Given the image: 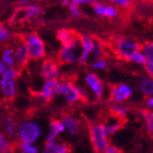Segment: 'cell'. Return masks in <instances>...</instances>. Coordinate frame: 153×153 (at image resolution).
<instances>
[{
    "label": "cell",
    "mask_w": 153,
    "mask_h": 153,
    "mask_svg": "<svg viewBox=\"0 0 153 153\" xmlns=\"http://www.w3.org/2000/svg\"><path fill=\"white\" fill-rule=\"evenodd\" d=\"M14 51V58H15V66L17 65L18 68H25L28 64L29 60H30V56H29L28 49L26 47L24 41H19L16 46L13 48Z\"/></svg>",
    "instance_id": "obj_11"
},
{
    "label": "cell",
    "mask_w": 153,
    "mask_h": 153,
    "mask_svg": "<svg viewBox=\"0 0 153 153\" xmlns=\"http://www.w3.org/2000/svg\"><path fill=\"white\" fill-rule=\"evenodd\" d=\"M79 44H80V47H82V51L79 54L78 60L85 64L89 61L90 57H91L92 51H93V47H94V40L91 36L82 34V36H79Z\"/></svg>",
    "instance_id": "obj_8"
},
{
    "label": "cell",
    "mask_w": 153,
    "mask_h": 153,
    "mask_svg": "<svg viewBox=\"0 0 153 153\" xmlns=\"http://www.w3.org/2000/svg\"><path fill=\"white\" fill-rule=\"evenodd\" d=\"M118 15V11L117 8H115V5H106L104 7V13H103V16L107 18H115Z\"/></svg>",
    "instance_id": "obj_30"
},
{
    "label": "cell",
    "mask_w": 153,
    "mask_h": 153,
    "mask_svg": "<svg viewBox=\"0 0 153 153\" xmlns=\"http://www.w3.org/2000/svg\"><path fill=\"white\" fill-rule=\"evenodd\" d=\"M40 73H41V76L45 80H54V79H57V77L59 75L58 65L53 60H49V59L44 60L41 65V69H40Z\"/></svg>",
    "instance_id": "obj_12"
},
{
    "label": "cell",
    "mask_w": 153,
    "mask_h": 153,
    "mask_svg": "<svg viewBox=\"0 0 153 153\" xmlns=\"http://www.w3.org/2000/svg\"><path fill=\"white\" fill-rule=\"evenodd\" d=\"M23 13H24V17L26 19H33V18L38 17L40 15L41 9L38 5L27 4L25 7H23Z\"/></svg>",
    "instance_id": "obj_23"
},
{
    "label": "cell",
    "mask_w": 153,
    "mask_h": 153,
    "mask_svg": "<svg viewBox=\"0 0 153 153\" xmlns=\"http://www.w3.org/2000/svg\"><path fill=\"white\" fill-rule=\"evenodd\" d=\"M77 48L74 47H68V46H61L59 51V60L63 63H75L79 58V55L76 51Z\"/></svg>",
    "instance_id": "obj_14"
},
{
    "label": "cell",
    "mask_w": 153,
    "mask_h": 153,
    "mask_svg": "<svg viewBox=\"0 0 153 153\" xmlns=\"http://www.w3.org/2000/svg\"><path fill=\"white\" fill-rule=\"evenodd\" d=\"M137 51H140V45L137 42L128 39H119L116 43L115 51L118 57L124 60H128V57Z\"/></svg>",
    "instance_id": "obj_4"
},
{
    "label": "cell",
    "mask_w": 153,
    "mask_h": 153,
    "mask_svg": "<svg viewBox=\"0 0 153 153\" xmlns=\"http://www.w3.org/2000/svg\"><path fill=\"white\" fill-rule=\"evenodd\" d=\"M97 153H107L106 151H102V152H97Z\"/></svg>",
    "instance_id": "obj_43"
},
{
    "label": "cell",
    "mask_w": 153,
    "mask_h": 153,
    "mask_svg": "<svg viewBox=\"0 0 153 153\" xmlns=\"http://www.w3.org/2000/svg\"><path fill=\"white\" fill-rule=\"evenodd\" d=\"M138 87L140 92L145 95L146 97H153V80L152 77L150 76H145L141 77L138 84Z\"/></svg>",
    "instance_id": "obj_19"
},
{
    "label": "cell",
    "mask_w": 153,
    "mask_h": 153,
    "mask_svg": "<svg viewBox=\"0 0 153 153\" xmlns=\"http://www.w3.org/2000/svg\"><path fill=\"white\" fill-rule=\"evenodd\" d=\"M104 7L105 4L99 2V1H93L92 2V8H93V12L99 16H103V13H104Z\"/></svg>",
    "instance_id": "obj_32"
},
{
    "label": "cell",
    "mask_w": 153,
    "mask_h": 153,
    "mask_svg": "<svg viewBox=\"0 0 153 153\" xmlns=\"http://www.w3.org/2000/svg\"><path fill=\"white\" fill-rule=\"evenodd\" d=\"M70 151L71 147L68 143L53 141V143H45L41 153H70Z\"/></svg>",
    "instance_id": "obj_16"
},
{
    "label": "cell",
    "mask_w": 153,
    "mask_h": 153,
    "mask_svg": "<svg viewBox=\"0 0 153 153\" xmlns=\"http://www.w3.org/2000/svg\"><path fill=\"white\" fill-rule=\"evenodd\" d=\"M71 2H72L71 0H62V5H64V7H69Z\"/></svg>",
    "instance_id": "obj_42"
},
{
    "label": "cell",
    "mask_w": 153,
    "mask_h": 153,
    "mask_svg": "<svg viewBox=\"0 0 153 153\" xmlns=\"http://www.w3.org/2000/svg\"><path fill=\"white\" fill-rule=\"evenodd\" d=\"M128 61L133 62V63L135 64H139V65H145L146 62H147V59L145 58V56H143L140 51H137L135 53H133L128 57Z\"/></svg>",
    "instance_id": "obj_27"
},
{
    "label": "cell",
    "mask_w": 153,
    "mask_h": 153,
    "mask_svg": "<svg viewBox=\"0 0 153 153\" xmlns=\"http://www.w3.org/2000/svg\"><path fill=\"white\" fill-rule=\"evenodd\" d=\"M42 136V128L39 123L32 120L22 121L17 124L16 136L21 143H36Z\"/></svg>",
    "instance_id": "obj_1"
},
{
    "label": "cell",
    "mask_w": 153,
    "mask_h": 153,
    "mask_svg": "<svg viewBox=\"0 0 153 153\" xmlns=\"http://www.w3.org/2000/svg\"><path fill=\"white\" fill-rule=\"evenodd\" d=\"M146 105L149 107V109H152L153 107V97H147V100H146Z\"/></svg>",
    "instance_id": "obj_40"
},
{
    "label": "cell",
    "mask_w": 153,
    "mask_h": 153,
    "mask_svg": "<svg viewBox=\"0 0 153 153\" xmlns=\"http://www.w3.org/2000/svg\"><path fill=\"white\" fill-rule=\"evenodd\" d=\"M0 153H12V143L2 132H0Z\"/></svg>",
    "instance_id": "obj_24"
},
{
    "label": "cell",
    "mask_w": 153,
    "mask_h": 153,
    "mask_svg": "<svg viewBox=\"0 0 153 153\" xmlns=\"http://www.w3.org/2000/svg\"><path fill=\"white\" fill-rule=\"evenodd\" d=\"M133 94V88L128 84H118L110 90V99L114 103H123Z\"/></svg>",
    "instance_id": "obj_5"
},
{
    "label": "cell",
    "mask_w": 153,
    "mask_h": 153,
    "mask_svg": "<svg viewBox=\"0 0 153 153\" xmlns=\"http://www.w3.org/2000/svg\"><path fill=\"white\" fill-rule=\"evenodd\" d=\"M143 115V119L145 120L146 128L150 134L153 132V112L152 110H143L141 111Z\"/></svg>",
    "instance_id": "obj_25"
},
{
    "label": "cell",
    "mask_w": 153,
    "mask_h": 153,
    "mask_svg": "<svg viewBox=\"0 0 153 153\" xmlns=\"http://www.w3.org/2000/svg\"><path fill=\"white\" fill-rule=\"evenodd\" d=\"M143 66H145V70H146V72H147L148 76L152 77L153 76V60L147 61Z\"/></svg>",
    "instance_id": "obj_37"
},
{
    "label": "cell",
    "mask_w": 153,
    "mask_h": 153,
    "mask_svg": "<svg viewBox=\"0 0 153 153\" xmlns=\"http://www.w3.org/2000/svg\"><path fill=\"white\" fill-rule=\"evenodd\" d=\"M23 41L25 43L27 49H28L30 59L41 60V59H43L45 57V44H44L43 40L36 33H29L28 36H26L24 38Z\"/></svg>",
    "instance_id": "obj_3"
},
{
    "label": "cell",
    "mask_w": 153,
    "mask_h": 153,
    "mask_svg": "<svg viewBox=\"0 0 153 153\" xmlns=\"http://www.w3.org/2000/svg\"><path fill=\"white\" fill-rule=\"evenodd\" d=\"M103 126H104V130L107 134V136L114 135L117 131H119L122 126V122H121V119L118 117H115V116H112V117H109L107 120L105 121L103 123Z\"/></svg>",
    "instance_id": "obj_18"
},
{
    "label": "cell",
    "mask_w": 153,
    "mask_h": 153,
    "mask_svg": "<svg viewBox=\"0 0 153 153\" xmlns=\"http://www.w3.org/2000/svg\"><path fill=\"white\" fill-rule=\"evenodd\" d=\"M140 51L147 59V61L153 60V44L152 42H148L143 46H140Z\"/></svg>",
    "instance_id": "obj_29"
},
{
    "label": "cell",
    "mask_w": 153,
    "mask_h": 153,
    "mask_svg": "<svg viewBox=\"0 0 153 153\" xmlns=\"http://www.w3.org/2000/svg\"><path fill=\"white\" fill-rule=\"evenodd\" d=\"M57 38L62 44V46L77 48L79 43V36L75 31L69 29H60L57 33Z\"/></svg>",
    "instance_id": "obj_9"
},
{
    "label": "cell",
    "mask_w": 153,
    "mask_h": 153,
    "mask_svg": "<svg viewBox=\"0 0 153 153\" xmlns=\"http://www.w3.org/2000/svg\"><path fill=\"white\" fill-rule=\"evenodd\" d=\"M108 1L120 8H128L131 5V0H108Z\"/></svg>",
    "instance_id": "obj_35"
},
{
    "label": "cell",
    "mask_w": 153,
    "mask_h": 153,
    "mask_svg": "<svg viewBox=\"0 0 153 153\" xmlns=\"http://www.w3.org/2000/svg\"><path fill=\"white\" fill-rule=\"evenodd\" d=\"M1 61L5 64L7 66H11V68H15V58H14V51L11 46L5 47L2 51V55H1Z\"/></svg>",
    "instance_id": "obj_22"
},
{
    "label": "cell",
    "mask_w": 153,
    "mask_h": 153,
    "mask_svg": "<svg viewBox=\"0 0 153 153\" xmlns=\"http://www.w3.org/2000/svg\"><path fill=\"white\" fill-rule=\"evenodd\" d=\"M1 77L5 79H12V80H15L18 76V72L15 68H11V66H5L4 70H3L1 73H0Z\"/></svg>",
    "instance_id": "obj_26"
},
{
    "label": "cell",
    "mask_w": 153,
    "mask_h": 153,
    "mask_svg": "<svg viewBox=\"0 0 153 153\" xmlns=\"http://www.w3.org/2000/svg\"><path fill=\"white\" fill-rule=\"evenodd\" d=\"M89 136L93 150L95 152H102L109 145V137L107 136L104 130V126L101 123L90 125Z\"/></svg>",
    "instance_id": "obj_2"
},
{
    "label": "cell",
    "mask_w": 153,
    "mask_h": 153,
    "mask_svg": "<svg viewBox=\"0 0 153 153\" xmlns=\"http://www.w3.org/2000/svg\"><path fill=\"white\" fill-rule=\"evenodd\" d=\"M104 151H106L107 153H122L120 148H118L117 146L115 145H110V143L107 146V148L105 149Z\"/></svg>",
    "instance_id": "obj_38"
},
{
    "label": "cell",
    "mask_w": 153,
    "mask_h": 153,
    "mask_svg": "<svg viewBox=\"0 0 153 153\" xmlns=\"http://www.w3.org/2000/svg\"><path fill=\"white\" fill-rule=\"evenodd\" d=\"M29 1H30V0H18V2L21 3L22 5H24V7H25V5H27L29 3Z\"/></svg>",
    "instance_id": "obj_41"
},
{
    "label": "cell",
    "mask_w": 153,
    "mask_h": 153,
    "mask_svg": "<svg viewBox=\"0 0 153 153\" xmlns=\"http://www.w3.org/2000/svg\"><path fill=\"white\" fill-rule=\"evenodd\" d=\"M11 38V32L4 26L0 25V42H7Z\"/></svg>",
    "instance_id": "obj_33"
},
{
    "label": "cell",
    "mask_w": 153,
    "mask_h": 153,
    "mask_svg": "<svg viewBox=\"0 0 153 153\" xmlns=\"http://www.w3.org/2000/svg\"><path fill=\"white\" fill-rule=\"evenodd\" d=\"M21 153H41L39 147L36 143H21L19 145Z\"/></svg>",
    "instance_id": "obj_28"
},
{
    "label": "cell",
    "mask_w": 153,
    "mask_h": 153,
    "mask_svg": "<svg viewBox=\"0 0 153 153\" xmlns=\"http://www.w3.org/2000/svg\"><path fill=\"white\" fill-rule=\"evenodd\" d=\"M85 82H86V85L88 86V88L94 94V97H103L105 91L104 84L97 77V74H94V73H87L86 76H85Z\"/></svg>",
    "instance_id": "obj_10"
},
{
    "label": "cell",
    "mask_w": 153,
    "mask_h": 153,
    "mask_svg": "<svg viewBox=\"0 0 153 153\" xmlns=\"http://www.w3.org/2000/svg\"><path fill=\"white\" fill-rule=\"evenodd\" d=\"M61 123L63 124L65 131L69 132L71 136H76L80 132V121L73 116H63L61 118Z\"/></svg>",
    "instance_id": "obj_13"
},
{
    "label": "cell",
    "mask_w": 153,
    "mask_h": 153,
    "mask_svg": "<svg viewBox=\"0 0 153 153\" xmlns=\"http://www.w3.org/2000/svg\"><path fill=\"white\" fill-rule=\"evenodd\" d=\"M59 94H61L68 103H76L79 100H82L77 87L71 82H60Z\"/></svg>",
    "instance_id": "obj_6"
},
{
    "label": "cell",
    "mask_w": 153,
    "mask_h": 153,
    "mask_svg": "<svg viewBox=\"0 0 153 153\" xmlns=\"http://www.w3.org/2000/svg\"><path fill=\"white\" fill-rule=\"evenodd\" d=\"M0 91L7 99H12L16 95V84L12 79L0 78Z\"/></svg>",
    "instance_id": "obj_17"
},
{
    "label": "cell",
    "mask_w": 153,
    "mask_h": 153,
    "mask_svg": "<svg viewBox=\"0 0 153 153\" xmlns=\"http://www.w3.org/2000/svg\"><path fill=\"white\" fill-rule=\"evenodd\" d=\"M103 54V47L102 45L99 43V42L94 41V47H93V51H92V56L94 57V58L99 59L100 57L102 56Z\"/></svg>",
    "instance_id": "obj_34"
},
{
    "label": "cell",
    "mask_w": 153,
    "mask_h": 153,
    "mask_svg": "<svg viewBox=\"0 0 153 153\" xmlns=\"http://www.w3.org/2000/svg\"><path fill=\"white\" fill-rule=\"evenodd\" d=\"M72 2L75 3V4H84V3H92L94 0H71Z\"/></svg>",
    "instance_id": "obj_39"
},
{
    "label": "cell",
    "mask_w": 153,
    "mask_h": 153,
    "mask_svg": "<svg viewBox=\"0 0 153 153\" xmlns=\"http://www.w3.org/2000/svg\"><path fill=\"white\" fill-rule=\"evenodd\" d=\"M92 68L95 70H105L107 68V61L105 59L99 58L92 62Z\"/></svg>",
    "instance_id": "obj_31"
},
{
    "label": "cell",
    "mask_w": 153,
    "mask_h": 153,
    "mask_svg": "<svg viewBox=\"0 0 153 153\" xmlns=\"http://www.w3.org/2000/svg\"><path fill=\"white\" fill-rule=\"evenodd\" d=\"M59 88H60V82L58 79L45 80L41 91L39 92V97L49 102L59 94Z\"/></svg>",
    "instance_id": "obj_7"
},
{
    "label": "cell",
    "mask_w": 153,
    "mask_h": 153,
    "mask_svg": "<svg viewBox=\"0 0 153 153\" xmlns=\"http://www.w3.org/2000/svg\"><path fill=\"white\" fill-rule=\"evenodd\" d=\"M69 9H70V12H71L72 16H74V17H78L79 14H80V11H79V7L75 3L71 2L69 5Z\"/></svg>",
    "instance_id": "obj_36"
},
{
    "label": "cell",
    "mask_w": 153,
    "mask_h": 153,
    "mask_svg": "<svg viewBox=\"0 0 153 153\" xmlns=\"http://www.w3.org/2000/svg\"><path fill=\"white\" fill-rule=\"evenodd\" d=\"M110 111H111L112 116L122 119V118H125L128 116L130 108L123 103H114L111 105V107H110Z\"/></svg>",
    "instance_id": "obj_21"
},
{
    "label": "cell",
    "mask_w": 153,
    "mask_h": 153,
    "mask_svg": "<svg viewBox=\"0 0 153 153\" xmlns=\"http://www.w3.org/2000/svg\"><path fill=\"white\" fill-rule=\"evenodd\" d=\"M65 132L63 124L61 123L60 120H51L49 123V131L48 134L46 136L45 143H53V141H57V138L60 134H63Z\"/></svg>",
    "instance_id": "obj_15"
},
{
    "label": "cell",
    "mask_w": 153,
    "mask_h": 153,
    "mask_svg": "<svg viewBox=\"0 0 153 153\" xmlns=\"http://www.w3.org/2000/svg\"><path fill=\"white\" fill-rule=\"evenodd\" d=\"M3 130H4V134L9 138L15 137L17 132V122L13 118L7 117L3 121Z\"/></svg>",
    "instance_id": "obj_20"
}]
</instances>
